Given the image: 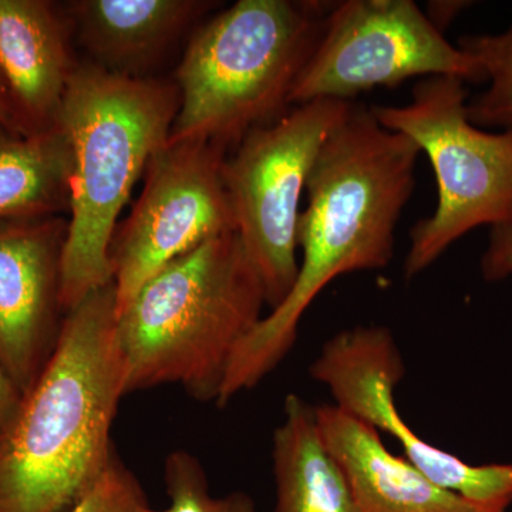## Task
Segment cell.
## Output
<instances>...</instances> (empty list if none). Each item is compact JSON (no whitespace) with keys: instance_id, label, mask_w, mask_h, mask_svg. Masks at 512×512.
<instances>
[{"instance_id":"6da1fadb","label":"cell","mask_w":512,"mask_h":512,"mask_svg":"<svg viewBox=\"0 0 512 512\" xmlns=\"http://www.w3.org/2000/svg\"><path fill=\"white\" fill-rule=\"evenodd\" d=\"M420 148L353 104L330 133L309 175L298 221L299 271L291 293L239 343L217 406L254 389L291 352L299 323L339 276L386 268L394 232L416 185Z\"/></svg>"},{"instance_id":"7a4b0ae2","label":"cell","mask_w":512,"mask_h":512,"mask_svg":"<svg viewBox=\"0 0 512 512\" xmlns=\"http://www.w3.org/2000/svg\"><path fill=\"white\" fill-rule=\"evenodd\" d=\"M127 394L114 282L66 312L55 352L0 430V512H69L116 454Z\"/></svg>"},{"instance_id":"3957f363","label":"cell","mask_w":512,"mask_h":512,"mask_svg":"<svg viewBox=\"0 0 512 512\" xmlns=\"http://www.w3.org/2000/svg\"><path fill=\"white\" fill-rule=\"evenodd\" d=\"M180 107L175 84L77 63L57 124L73 154L62 259L64 313L113 281L110 245L148 163L167 144Z\"/></svg>"},{"instance_id":"277c9868","label":"cell","mask_w":512,"mask_h":512,"mask_svg":"<svg viewBox=\"0 0 512 512\" xmlns=\"http://www.w3.org/2000/svg\"><path fill=\"white\" fill-rule=\"evenodd\" d=\"M265 306L237 231L165 265L117 316L127 394L180 384L194 399L217 403L229 362Z\"/></svg>"},{"instance_id":"5b68a950","label":"cell","mask_w":512,"mask_h":512,"mask_svg":"<svg viewBox=\"0 0 512 512\" xmlns=\"http://www.w3.org/2000/svg\"><path fill=\"white\" fill-rule=\"evenodd\" d=\"M332 3L239 0L195 30L175 72L180 107L167 143L228 150L284 116Z\"/></svg>"},{"instance_id":"8992f818","label":"cell","mask_w":512,"mask_h":512,"mask_svg":"<svg viewBox=\"0 0 512 512\" xmlns=\"http://www.w3.org/2000/svg\"><path fill=\"white\" fill-rule=\"evenodd\" d=\"M384 128L413 140L436 174V211L410 231L404 276L433 265L454 242L512 214V130L487 133L467 116L466 82L427 77L406 106H372Z\"/></svg>"},{"instance_id":"52a82bcc","label":"cell","mask_w":512,"mask_h":512,"mask_svg":"<svg viewBox=\"0 0 512 512\" xmlns=\"http://www.w3.org/2000/svg\"><path fill=\"white\" fill-rule=\"evenodd\" d=\"M352 107L353 101L335 99L293 106L249 131L222 163L237 232L271 311L285 301L298 276L302 192L326 138Z\"/></svg>"},{"instance_id":"ba28073f","label":"cell","mask_w":512,"mask_h":512,"mask_svg":"<svg viewBox=\"0 0 512 512\" xmlns=\"http://www.w3.org/2000/svg\"><path fill=\"white\" fill-rule=\"evenodd\" d=\"M436 76L485 82L476 60L451 45L413 0L333 2L293 86L291 106L352 101L375 87Z\"/></svg>"},{"instance_id":"9c48e42d","label":"cell","mask_w":512,"mask_h":512,"mask_svg":"<svg viewBox=\"0 0 512 512\" xmlns=\"http://www.w3.org/2000/svg\"><path fill=\"white\" fill-rule=\"evenodd\" d=\"M225 157V148L187 140L167 143L151 158L143 190L111 239L116 316L165 265L237 231L222 181Z\"/></svg>"},{"instance_id":"30bf717a","label":"cell","mask_w":512,"mask_h":512,"mask_svg":"<svg viewBox=\"0 0 512 512\" xmlns=\"http://www.w3.org/2000/svg\"><path fill=\"white\" fill-rule=\"evenodd\" d=\"M309 372L329 390L338 409L399 441L407 460L433 483L485 512H505L510 507L512 464L473 466L426 443L404 423L394 390L406 367L389 329L342 330L323 345Z\"/></svg>"},{"instance_id":"8fae6325","label":"cell","mask_w":512,"mask_h":512,"mask_svg":"<svg viewBox=\"0 0 512 512\" xmlns=\"http://www.w3.org/2000/svg\"><path fill=\"white\" fill-rule=\"evenodd\" d=\"M67 220L0 221V369L20 394L55 352Z\"/></svg>"},{"instance_id":"7c38bea8","label":"cell","mask_w":512,"mask_h":512,"mask_svg":"<svg viewBox=\"0 0 512 512\" xmlns=\"http://www.w3.org/2000/svg\"><path fill=\"white\" fill-rule=\"evenodd\" d=\"M73 30L50 0H0V80L20 136L57 126L74 67Z\"/></svg>"},{"instance_id":"4fadbf2b","label":"cell","mask_w":512,"mask_h":512,"mask_svg":"<svg viewBox=\"0 0 512 512\" xmlns=\"http://www.w3.org/2000/svg\"><path fill=\"white\" fill-rule=\"evenodd\" d=\"M215 5L207 0H73L63 8L93 64L146 79L143 73Z\"/></svg>"},{"instance_id":"5bb4252c","label":"cell","mask_w":512,"mask_h":512,"mask_svg":"<svg viewBox=\"0 0 512 512\" xmlns=\"http://www.w3.org/2000/svg\"><path fill=\"white\" fill-rule=\"evenodd\" d=\"M316 419L363 512H485L433 483L407 458L394 456L379 431L335 404L316 407Z\"/></svg>"},{"instance_id":"9a60e30c","label":"cell","mask_w":512,"mask_h":512,"mask_svg":"<svg viewBox=\"0 0 512 512\" xmlns=\"http://www.w3.org/2000/svg\"><path fill=\"white\" fill-rule=\"evenodd\" d=\"M275 512H363L338 461L323 443L316 407L289 394L272 439Z\"/></svg>"},{"instance_id":"2e32d148","label":"cell","mask_w":512,"mask_h":512,"mask_svg":"<svg viewBox=\"0 0 512 512\" xmlns=\"http://www.w3.org/2000/svg\"><path fill=\"white\" fill-rule=\"evenodd\" d=\"M73 154L60 124L33 136L0 133V221L45 220L69 211Z\"/></svg>"},{"instance_id":"e0dca14e","label":"cell","mask_w":512,"mask_h":512,"mask_svg":"<svg viewBox=\"0 0 512 512\" xmlns=\"http://www.w3.org/2000/svg\"><path fill=\"white\" fill-rule=\"evenodd\" d=\"M458 47L476 60L490 82L467 101V116L476 127L512 130V26L500 35L464 36Z\"/></svg>"},{"instance_id":"ac0fdd59","label":"cell","mask_w":512,"mask_h":512,"mask_svg":"<svg viewBox=\"0 0 512 512\" xmlns=\"http://www.w3.org/2000/svg\"><path fill=\"white\" fill-rule=\"evenodd\" d=\"M165 485L171 505L164 511L146 512H256L254 500L245 493L211 497L200 461L187 451H174L165 461Z\"/></svg>"},{"instance_id":"d6986e66","label":"cell","mask_w":512,"mask_h":512,"mask_svg":"<svg viewBox=\"0 0 512 512\" xmlns=\"http://www.w3.org/2000/svg\"><path fill=\"white\" fill-rule=\"evenodd\" d=\"M148 507L136 476L114 457L109 470L69 512H146Z\"/></svg>"},{"instance_id":"ffe728a7","label":"cell","mask_w":512,"mask_h":512,"mask_svg":"<svg viewBox=\"0 0 512 512\" xmlns=\"http://www.w3.org/2000/svg\"><path fill=\"white\" fill-rule=\"evenodd\" d=\"M481 275L487 282L504 281L512 276V214L490 227L487 249L481 258Z\"/></svg>"},{"instance_id":"44dd1931","label":"cell","mask_w":512,"mask_h":512,"mask_svg":"<svg viewBox=\"0 0 512 512\" xmlns=\"http://www.w3.org/2000/svg\"><path fill=\"white\" fill-rule=\"evenodd\" d=\"M20 399H22V394L0 369V430L12 419L18 409Z\"/></svg>"},{"instance_id":"7402d4cb","label":"cell","mask_w":512,"mask_h":512,"mask_svg":"<svg viewBox=\"0 0 512 512\" xmlns=\"http://www.w3.org/2000/svg\"><path fill=\"white\" fill-rule=\"evenodd\" d=\"M467 5V2H433L430 3L429 12L426 15L431 23L444 33V28H447Z\"/></svg>"},{"instance_id":"603a6c76","label":"cell","mask_w":512,"mask_h":512,"mask_svg":"<svg viewBox=\"0 0 512 512\" xmlns=\"http://www.w3.org/2000/svg\"><path fill=\"white\" fill-rule=\"evenodd\" d=\"M2 131L19 134L15 120H13L12 110H10L8 94H6L2 80H0V133Z\"/></svg>"}]
</instances>
